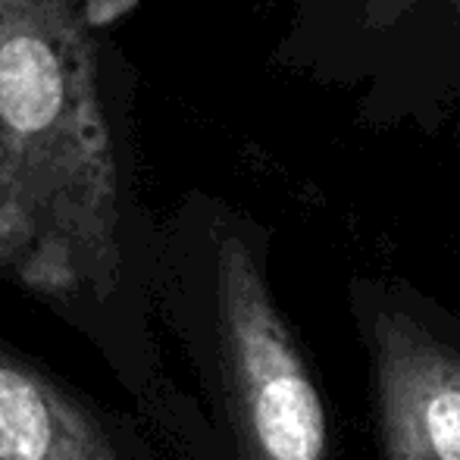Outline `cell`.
<instances>
[{
	"label": "cell",
	"instance_id": "cell-1",
	"mask_svg": "<svg viewBox=\"0 0 460 460\" xmlns=\"http://www.w3.org/2000/svg\"><path fill=\"white\" fill-rule=\"evenodd\" d=\"M157 244L132 66L97 6L0 0V282L82 335L138 411L166 369Z\"/></svg>",
	"mask_w": 460,
	"mask_h": 460
},
{
	"label": "cell",
	"instance_id": "cell-2",
	"mask_svg": "<svg viewBox=\"0 0 460 460\" xmlns=\"http://www.w3.org/2000/svg\"><path fill=\"white\" fill-rule=\"evenodd\" d=\"M154 320L191 376L164 369L138 411L172 460H332L323 394L238 219L185 204L160 223Z\"/></svg>",
	"mask_w": 460,
	"mask_h": 460
},
{
	"label": "cell",
	"instance_id": "cell-3",
	"mask_svg": "<svg viewBox=\"0 0 460 460\" xmlns=\"http://www.w3.org/2000/svg\"><path fill=\"white\" fill-rule=\"evenodd\" d=\"M382 460H460V345L404 310L364 329Z\"/></svg>",
	"mask_w": 460,
	"mask_h": 460
},
{
	"label": "cell",
	"instance_id": "cell-4",
	"mask_svg": "<svg viewBox=\"0 0 460 460\" xmlns=\"http://www.w3.org/2000/svg\"><path fill=\"white\" fill-rule=\"evenodd\" d=\"M0 460H160L141 420L0 335Z\"/></svg>",
	"mask_w": 460,
	"mask_h": 460
}]
</instances>
